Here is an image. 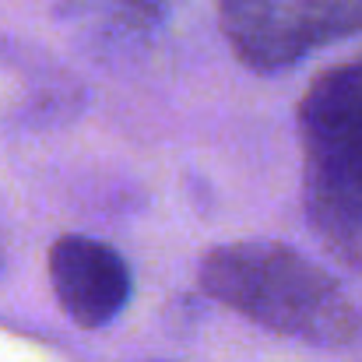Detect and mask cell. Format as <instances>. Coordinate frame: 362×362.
I'll return each instance as SVG.
<instances>
[{
  "instance_id": "6da1fadb",
  "label": "cell",
  "mask_w": 362,
  "mask_h": 362,
  "mask_svg": "<svg viewBox=\"0 0 362 362\" xmlns=\"http://www.w3.org/2000/svg\"><path fill=\"white\" fill-rule=\"evenodd\" d=\"M201 288L246 320L310 345H349L362 317L320 264L278 240L226 243L204 253Z\"/></svg>"
},
{
  "instance_id": "5b68a950",
  "label": "cell",
  "mask_w": 362,
  "mask_h": 362,
  "mask_svg": "<svg viewBox=\"0 0 362 362\" xmlns=\"http://www.w3.org/2000/svg\"><path fill=\"white\" fill-rule=\"evenodd\" d=\"M88 4L110 7L113 21H120L127 28H144V25H151V18L162 11V0H88Z\"/></svg>"
},
{
  "instance_id": "3957f363",
  "label": "cell",
  "mask_w": 362,
  "mask_h": 362,
  "mask_svg": "<svg viewBox=\"0 0 362 362\" xmlns=\"http://www.w3.org/2000/svg\"><path fill=\"white\" fill-rule=\"evenodd\" d=\"M218 21L246 67L281 71L362 32V0H218Z\"/></svg>"
},
{
  "instance_id": "7a4b0ae2",
  "label": "cell",
  "mask_w": 362,
  "mask_h": 362,
  "mask_svg": "<svg viewBox=\"0 0 362 362\" xmlns=\"http://www.w3.org/2000/svg\"><path fill=\"white\" fill-rule=\"evenodd\" d=\"M299 144L306 222L334 260L362 274V53L306 88Z\"/></svg>"
},
{
  "instance_id": "277c9868",
  "label": "cell",
  "mask_w": 362,
  "mask_h": 362,
  "mask_svg": "<svg viewBox=\"0 0 362 362\" xmlns=\"http://www.w3.org/2000/svg\"><path fill=\"white\" fill-rule=\"evenodd\" d=\"M49 285L78 327L110 324L130 299V267L110 243L60 236L49 246Z\"/></svg>"
}]
</instances>
